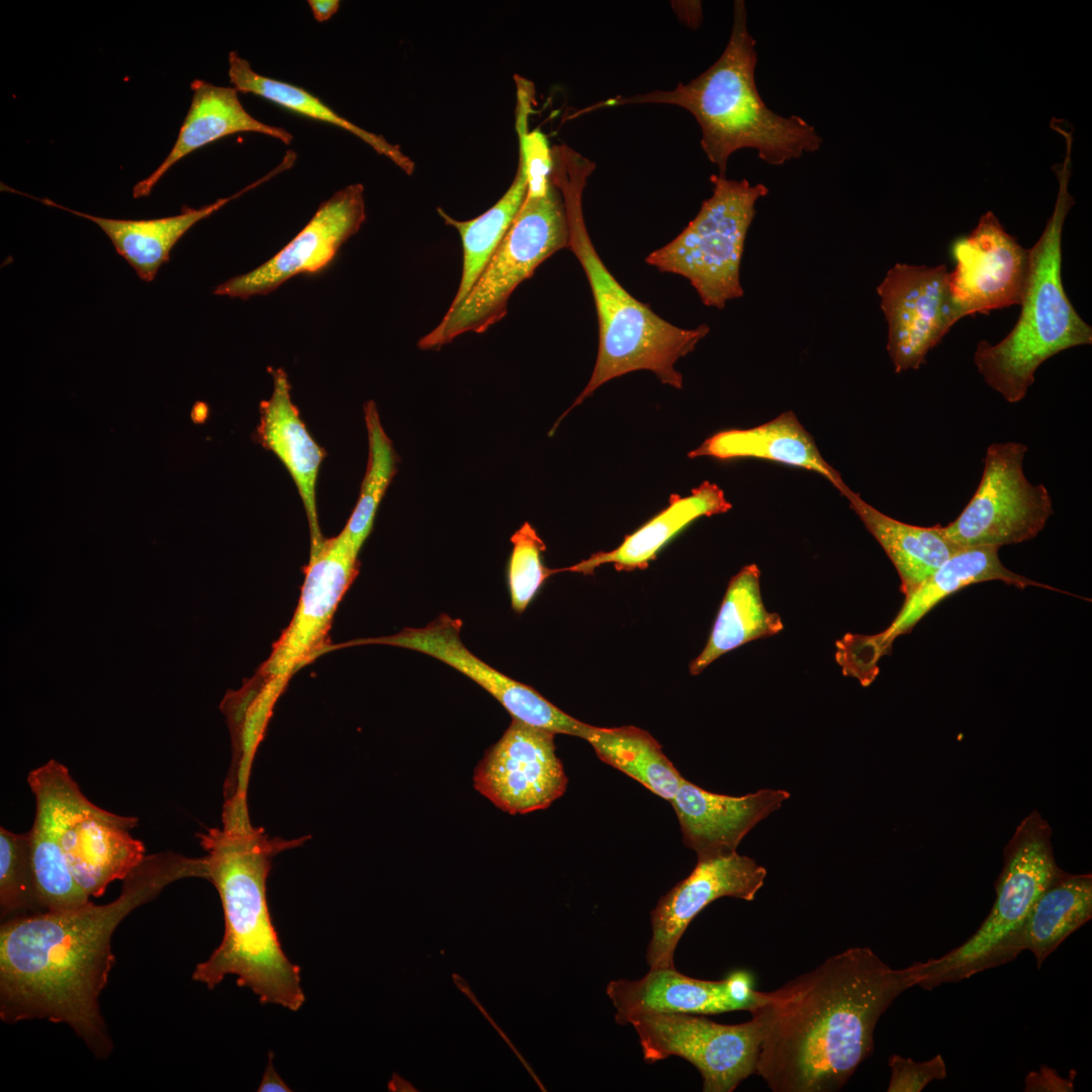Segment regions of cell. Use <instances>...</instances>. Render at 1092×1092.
<instances>
[{"label":"cell","mask_w":1092,"mask_h":1092,"mask_svg":"<svg viewBox=\"0 0 1092 1092\" xmlns=\"http://www.w3.org/2000/svg\"><path fill=\"white\" fill-rule=\"evenodd\" d=\"M204 858L171 851L146 855L110 903L6 919L0 928V1018L65 1023L98 1059L113 1042L99 997L114 964L111 938L119 923L186 878L205 879Z\"/></svg>","instance_id":"1"},{"label":"cell","mask_w":1092,"mask_h":1092,"mask_svg":"<svg viewBox=\"0 0 1092 1092\" xmlns=\"http://www.w3.org/2000/svg\"><path fill=\"white\" fill-rule=\"evenodd\" d=\"M914 986V963L893 969L857 946L765 992L755 1074L775 1092L839 1090L873 1053L880 1017Z\"/></svg>","instance_id":"2"},{"label":"cell","mask_w":1092,"mask_h":1092,"mask_svg":"<svg viewBox=\"0 0 1092 1092\" xmlns=\"http://www.w3.org/2000/svg\"><path fill=\"white\" fill-rule=\"evenodd\" d=\"M222 826L199 833L206 879L220 897L224 932L210 957L198 964L192 979L215 988L229 975L247 987L261 1004L300 1009L305 995L300 968L285 956L269 912L266 881L273 857L305 838L268 837L250 821L247 795L225 798Z\"/></svg>","instance_id":"3"},{"label":"cell","mask_w":1092,"mask_h":1092,"mask_svg":"<svg viewBox=\"0 0 1092 1092\" xmlns=\"http://www.w3.org/2000/svg\"><path fill=\"white\" fill-rule=\"evenodd\" d=\"M755 40L747 28L745 3L734 2L733 25L721 57L705 72L673 90L616 96L579 109L584 114L628 104H669L690 111L702 129L701 146L719 176L726 177L729 157L751 148L772 166L813 153L822 138L803 118L782 116L769 109L755 84Z\"/></svg>","instance_id":"4"},{"label":"cell","mask_w":1092,"mask_h":1092,"mask_svg":"<svg viewBox=\"0 0 1092 1092\" xmlns=\"http://www.w3.org/2000/svg\"><path fill=\"white\" fill-rule=\"evenodd\" d=\"M594 169L592 161L572 149H565L557 155L552 170L553 183L564 200L568 249L586 275L599 325L598 355L590 378L558 422L604 383L629 372L648 370L661 383L681 388L682 376L674 364L710 332L707 325L682 329L660 317L630 294L608 270L590 240L582 212V192Z\"/></svg>","instance_id":"5"},{"label":"cell","mask_w":1092,"mask_h":1092,"mask_svg":"<svg viewBox=\"0 0 1092 1092\" xmlns=\"http://www.w3.org/2000/svg\"><path fill=\"white\" fill-rule=\"evenodd\" d=\"M27 783L35 798L28 833L34 888L41 901L69 900L78 886L88 897H100L145 858L144 843L129 833L138 819L89 801L62 763L48 761L28 774Z\"/></svg>","instance_id":"6"},{"label":"cell","mask_w":1092,"mask_h":1092,"mask_svg":"<svg viewBox=\"0 0 1092 1092\" xmlns=\"http://www.w3.org/2000/svg\"><path fill=\"white\" fill-rule=\"evenodd\" d=\"M1064 161L1052 167L1059 189L1052 215L1029 249V269L1020 302V315L997 344L982 340L974 364L985 382L1010 402L1020 401L1034 382L1036 369L1070 348L1092 344V329L1069 300L1062 282V236L1075 200L1068 185L1072 176L1073 133L1064 130Z\"/></svg>","instance_id":"7"},{"label":"cell","mask_w":1092,"mask_h":1092,"mask_svg":"<svg viewBox=\"0 0 1092 1092\" xmlns=\"http://www.w3.org/2000/svg\"><path fill=\"white\" fill-rule=\"evenodd\" d=\"M358 553L343 532L310 552L292 620L255 676L221 702L230 729L243 744L259 745L290 676L323 648L338 605L358 573Z\"/></svg>","instance_id":"8"},{"label":"cell","mask_w":1092,"mask_h":1092,"mask_svg":"<svg viewBox=\"0 0 1092 1092\" xmlns=\"http://www.w3.org/2000/svg\"><path fill=\"white\" fill-rule=\"evenodd\" d=\"M1060 872L1051 828L1033 811L1020 822L1005 848L989 915L958 947L940 958L915 962L917 986L931 990L1015 960L1024 950L1023 928L1033 904Z\"/></svg>","instance_id":"9"},{"label":"cell","mask_w":1092,"mask_h":1092,"mask_svg":"<svg viewBox=\"0 0 1092 1092\" xmlns=\"http://www.w3.org/2000/svg\"><path fill=\"white\" fill-rule=\"evenodd\" d=\"M524 202L481 275L456 306L418 343L439 350L466 333H483L502 321L514 290L557 251L567 248L564 200L552 177L529 181Z\"/></svg>","instance_id":"10"},{"label":"cell","mask_w":1092,"mask_h":1092,"mask_svg":"<svg viewBox=\"0 0 1092 1092\" xmlns=\"http://www.w3.org/2000/svg\"><path fill=\"white\" fill-rule=\"evenodd\" d=\"M711 181L713 193L695 218L645 261L660 272L687 278L705 305L723 308L743 295L740 263L745 239L755 203L768 189L719 175H712Z\"/></svg>","instance_id":"11"},{"label":"cell","mask_w":1092,"mask_h":1092,"mask_svg":"<svg viewBox=\"0 0 1092 1092\" xmlns=\"http://www.w3.org/2000/svg\"><path fill=\"white\" fill-rule=\"evenodd\" d=\"M1028 447L990 444L979 485L959 517L942 534L960 548L1018 544L1036 537L1054 514L1048 488L1032 484L1023 471Z\"/></svg>","instance_id":"12"},{"label":"cell","mask_w":1092,"mask_h":1092,"mask_svg":"<svg viewBox=\"0 0 1092 1092\" xmlns=\"http://www.w3.org/2000/svg\"><path fill=\"white\" fill-rule=\"evenodd\" d=\"M750 1020L722 1024L705 1015L646 1012L630 1019L648 1064L670 1056L700 1072L705 1092H731L755 1074L764 1032L759 1010Z\"/></svg>","instance_id":"13"},{"label":"cell","mask_w":1092,"mask_h":1092,"mask_svg":"<svg viewBox=\"0 0 1092 1092\" xmlns=\"http://www.w3.org/2000/svg\"><path fill=\"white\" fill-rule=\"evenodd\" d=\"M554 736L513 719L476 765L474 789L511 815L548 808L567 788Z\"/></svg>","instance_id":"14"},{"label":"cell","mask_w":1092,"mask_h":1092,"mask_svg":"<svg viewBox=\"0 0 1092 1092\" xmlns=\"http://www.w3.org/2000/svg\"><path fill=\"white\" fill-rule=\"evenodd\" d=\"M462 621L446 614L422 628H404L384 637L348 644H386L432 656L457 669L490 694L512 716L525 724L584 740L589 724L579 721L546 700L533 688L494 669L461 641Z\"/></svg>","instance_id":"15"},{"label":"cell","mask_w":1092,"mask_h":1092,"mask_svg":"<svg viewBox=\"0 0 1092 1092\" xmlns=\"http://www.w3.org/2000/svg\"><path fill=\"white\" fill-rule=\"evenodd\" d=\"M896 373L916 370L958 322L944 264H895L878 285Z\"/></svg>","instance_id":"16"},{"label":"cell","mask_w":1092,"mask_h":1092,"mask_svg":"<svg viewBox=\"0 0 1092 1092\" xmlns=\"http://www.w3.org/2000/svg\"><path fill=\"white\" fill-rule=\"evenodd\" d=\"M956 267L948 287L957 320L1020 304L1028 269L1029 249L1008 234L992 211L950 247Z\"/></svg>","instance_id":"17"},{"label":"cell","mask_w":1092,"mask_h":1092,"mask_svg":"<svg viewBox=\"0 0 1092 1092\" xmlns=\"http://www.w3.org/2000/svg\"><path fill=\"white\" fill-rule=\"evenodd\" d=\"M366 218L364 187L350 184L324 201L305 226L256 269L219 284L214 294L249 298L265 295L291 277L328 266Z\"/></svg>","instance_id":"18"},{"label":"cell","mask_w":1092,"mask_h":1092,"mask_svg":"<svg viewBox=\"0 0 1092 1092\" xmlns=\"http://www.w3.org/2000/svg\"><path fill=\"white\" fill-rule=\"evenodd\" d=\"M766 874L765 868L737 851L698 858L692 873L663 895L651 911L652 936L646 951L650 969L674 968L676 945L691 921L721 897L754 900Z\"/></svg>","instance_id":"19"},{"label":"cell","mask_w":1092,"mask_h":1092,"mask_svg":"<svg viewBox=\"0 0 1092 1092\" xmlns=\"http://www.w3.org/2000/svg\"><path fill=\"white\" fill-rule=\"evenodd\" d=\"M607 995L618 1024L646 1012H674L710 1015L734 1010H757L766 1001L765 992L753 988L751 974L735 971L723 980L708 981L688 977L674 968H654L639 980H614Z\"/></svg>","instance_id":"20"},{"label":"cell","mask_w":1092,"mask_h":1092,"mask_svg":"<svg viewBox=\"0 0 1092 1092\" xmlns=\"http://www.w3.org/2000/svg\"><path fill=\"white\" fill-rule=\"evenodd\" d=\"M789 798V792L778 789L739 797L716 794L682 778L670 804L685 845L698 858H707L736 852L744 836Z\"/></svg>","instance_id":"21"},{"label":"cell","mask_w":1092,"mask_h":1092,"mask_svg":"<svg viewBox=\"0 0 1092 1092\" xmlns=\"http://www.w3.org/2000/svg\"><path fill=\"white\" fill-rule=\"evenodd\" d=\"M1000 547L979 546L961 548L944 561L905 602L892 624L876 636L854 635L858 649L872 661L892 645L896 637L908 633L934 606L961 588L978 582L1001 580L1019 588L1029 585L1054 587L1019 575L1003 565L999 558Z\"/></svg>","instance_id":"22"},{"label":"cell","mask_w":1092,"mask_h":1092,"mask_svg":"<svg viewBox=\"0 0 1092 1092\" xmlns=\"http://www.w3.org/2000/svg\"><path fill=\"white\" fill-rule=\"evenodd\" d=\"M273 378L270 397L260 403L257 440L273 452L292 477L307 516L311 551L325 539L322 536L315 504V485L324 450L301 421L290 394V383L282 368H269ZM310 551V552H311Z\"/></svg>","instance_id":"23"},{"label":"cell","mask_w":1092,"mask_h":1092,"mask_svg":"<svg viewBox=\"0 0 1092 1092\" xmlns=\"http://www.w3.org/2000/svg\"><path fill=\"white\" fill-rule=\"evenodd\" d=\"M190 87L192 99L177 140L161 165L133 186L134 198L150 195L154 186L178 161L226 135L258 132L285 145L291 143L293 136L289 131L252 116L241 103L235 87L217 86L199 79L194 80Z\"/></svg>","instance_id":"24"},{"label":"cell","mask_w":1092,"mask_h":1092,"mask_svg":"<svg viewBox=\"0 0 1092 1092\" xmlns=\"http://www.w3.org/2000/svg\"><path fill=\"white\" fill-rule=\"evenodd\" d=\"M688 456H710L721 460L752 457L775 461L819 473L841 494L848 487L838 471L823 458L813 437L793 412H785L754 428L718 432Z\"/></svg>","instance_id":"25"},{"label":"cell","mask_w":1092,"mask_h":1092,"mask_svg":"<svg viewBox=\"0 0 1092 1092\" xmlns=\"http://www.w3.org/2000/svg\"><path fill=\"white\" fill-rule=\"evenodd\" d=\"M732 508L723 490L715 483L703 482L689 495L671 494L668 506L611 551H601L559 571L589 574L603 564L612 563L617 570L642 569L648 566L660 549L680 531L701 517L722 514Z\"/></svg>","instance_id":"26"},{"label":"cell","mask_w":1092,"mask_h":1092,"mask_svg":"<svg viewBox=\"0 0 1092 1092\" xmlns=\"http://www.w3.org/2000/svg\"><path fill=\"white\" fill-rule=\"evenodd\" d=\"M272 171L262 179L251 184L231 197L219 198L215 202L200 208L183 206L177 215L154 219H115L87 214L62 206L48 198L38 199L47 205L58 207L96 223L111 240L115 251L127 261L138 276L151 282L160 267L169 261V255L175 244L196 222L211 215L229 201L239 197L247 190L256 187L274 176Z\"/></svg>","instance_id":"27"},{"label":"cell","mask_w":1092,"mask_h":1092,"mask_svg":"<svg viewBox=\"0 0 1092 1092\" xmlns=\"http://www.w3.org/2000/svg\"><path fill=\"white\" fill-rule=\"evenodd\" d=\"M842 495L893 562L905 597L961 549L942 534L940 525L919 527L897 521L864 502L849 487Z\"/></svg>","instance_id":"28"},{"label":"cell","mask_w":1092,"mask_h":1092,"mask_svg":"<svg viewBox=\"0 0 1092 1092\" xmlns=\"http://www.w3.org/2000/svg\"><path fill=\"white\" fill-rule=\"evenodd\" d=\"M759 576L757 565L749 564L730 579L709 640L690 664L691 674L701 673L728 651L784 629L780 615L763 605Z\"/></svg>","instance_id":"29"},{"label":"cell","mask_w":1092,"mask_h":1092,"mask_svg":"<svg viewBox=\"0 0 1092 1092\" xmlns=\"http://www.w3.org/2000/svg\"><path fill=\"white\" fill-rule=\"evenodd\" d=\"M1092 917L1091 875L1061 872L1033 904L1023 928V949L1038 968L1074 931Z\"/></svg>","instance_id":"30"},{"label":"cell","mask_w":1092,"mask_h":1092,"mask_svg":"<svg viewBox=\"0 0 1092 1092\" xmlns=\"http://www.w3.org/2000/svg\"><path fill=\"white\" fill-rule=\"evenodd\" d=\"M584 740L601 760L660 798L670 802L677 792L682 777L647 731L635 726L592 725Z\"/></svg>","instance_id":"31"},{"label":"cell","mask_w":1092,"mask_h":1092,"mask_svg":"<svg viewBox=\"0 0 1092 1092\" xmlns=\"http://www.w3.org/2000/svg\"><path fill=\"white\" fill-rule=\"evenodd\" d=\"M228 73L233 87L239 92L263 97L287 110L348 130L378 154L388 158L407 175L413 174L414 162L397 146L352 123L305 89L258 74L250 63L236 52L229 54Z\"/></svg>","instance_id":"32"},{"label":"cell","mask_w":1092,"mask_h":1092,"mask_svg":"<svg viewBox=\"0 0 1092 1092\" xmlns=\"http://www.w3.org/2000/svg\"><path fill=\"white\" fill-rule=\"evenodd\" d=\"M528 183L523 167L518 164L515 179L504 196L487 211L470 220H457L438 208L446 224L454 226L461 236L463 268L457 292L449 306H456L471 290L492 255L502 243L527 194Z\"/></svg>","instance_id":"33"},{"label":"cell","mask_w":1092,"mask_h":1092,"mask_svg":"<svg viewBox=\"0 0 1092 1092\" xmlns=\"http://www.w3.org/2000/svg\"><path fill=\"white\" fill-rule=\"evenodd\" d=\"M368 433V464L361 484L360 495L343 533L360 551L369 536L380 502L396 472V453L383 430L373 400L364 405Z\"/></svg>","instance_id":"34"},{"label":"cell","mask_w":1092,"mask_h":1092,"mask_svg":"<svg viewBox=\"0 0 1092 1092\" xmlns=\"http://www.w3.org/2000/svg\"><path fill=\"white\" fill-rule=\"evenodd\" d=\"M38 908L31 863L29 833L16 834L0 828L1 917ZM14 916V917H15Z\"/></svg>","instance_id":"35"},{"label":"cell","mask_w":1092,"mask_h":1092,"mask_svg":"<svg viewBox=\"0 0 1092 1092\" xmlns=\"http://www.w3.org/2000/svg\"><path fill=\"white\" fill-rule=\"evenodd\" d=\"M511 541L513 550L508 563V586L512 608L521 614L545 579L557 573V570L549 569L543 564L545 544L529 523H524L513 534Z\"/></svg>","instance_id":"36"},{"label":"cell","mask_w":1092,"mask_h":1092,"mask_svg":"<svg viewBox=\"0 0 1092 1092\" xmlns=\"http://www.w3.org/2000/svg\"><path fill=\"white\" fill-rule=\"evenodd\" d=\"M891 1078L889 1092H920L930 1082L946 1077V1065L940 1055L928 1061L916 1062L911 1058L892 1055L889 1058Z\"/></svg>","instance_id":"37"},{"label":"cell","mask_w":1092,"mask_h":1092,"mask_svg":"<svg viewBox=\"0 0 1092 1092\" xmlns=\"http://www.w3.org/2000/svg\"><path fill=\"white\" fill-rule=\"evenodd\" d=\"M1073 1090V1079H1065L1056 1070L1044 1065L1038 1071L1029 1072L1024 1080L1026 1092H1070Z\"/></svg>","instance_id":"38"},{"label":"cell","mask_w":1092,"mask_h":1092,"mask_svg":"<svg viewBox=\"0 0 1092 1092\" xmlns=\"http://www.w3.org/2000/svg\"><path fill=\"white\" fill-rule=\"evenodd\" d=\"M273 1055H269L268 1064L265 1068L263 1078L259 1085V1092H275V1091H291V1089L284 1083L276 1072L273 1065Z\"/></svg>","instance_id":"39"},{"label":"cell","mask_w":1092,"mask_h":1092,"mask_svg":"<svg viewBox=\"0 0 1092 1092\" xmlns=\"http://www.w3.org/2000/svg\"><path fill=\"white\" fill-rule=\"evenodd\" d=\"M307 3L314 19L318 22L329 20L340 7L338 0H309Z\"/></svg>","instance_id":"40"}]
</instances>
